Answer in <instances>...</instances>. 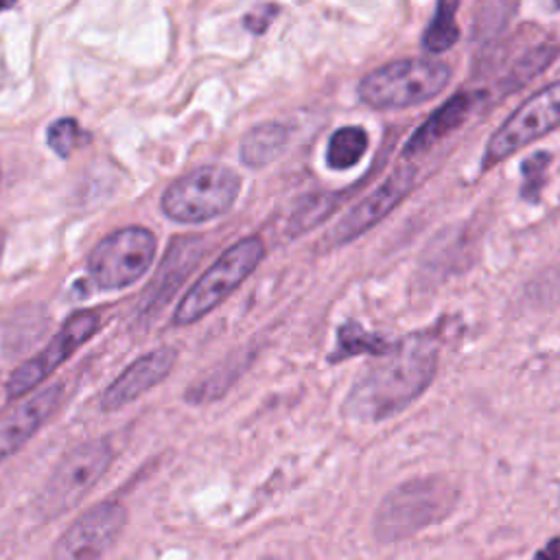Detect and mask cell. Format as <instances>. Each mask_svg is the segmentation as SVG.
Wrapping results in <instances>:
<instances>
[{"label": "cell", "instance_id": "ffe728a7", "mask_svg": "<svg viewBox=\"0 0 560 560\" xmlns=\"http://www.w3.org/2000/svg\"><path fill=\"white\" fill-rule=\"evenodd\" d=\"M48 147L59 155V158H68L81 142H85V133L81 131L79 122L74 118H59L55 120L48 131Z\"/></svg>", "mask_w": 560, "mask_h": 560}, {"label": "cell", "instance_id": "6da1fadb", "mask_svg": "<svg viewBox=\"0 0 560 560\" xmlns=\"http://www.w3.org/2000/svg\"><path fill=\"white\" fill-rule=\"evenodd\" d=\"M438 341L431 332H411L368 365L346 396L343 413L357 420H385L413 402L438 370Z\"/></svg>", "mask_w": 560, "mask_h": 560}, {"label": "cell", "instance_id": "9c48e42d", "mask_svg": "<svg viewBox=\"0 0 560 560\" xmlns=\"http://www.w3.org/2000/svg\"><path fill=\"white\" fill-rule=\"evenodd\" d=\"M98 328V315L94 311L74 313L50 343L33 359L24 361L7 381V398L15 400L35 389L46 376H50L83 341H88Z\"/></svg>", "mask_w": 560, "mask_h": 560}, {"label": "cell", "instance_id": "30bf717a", "mask_svg": "<svg viewBox=\"0 0 560 560\" xmlns=\"http://www.w3.org/2000/svg\"><path fill=\"white\" fill-rule=\"evenodd\" d=\"M127 512L118 501H103L83 512L57 540L55 560H98L120 536Z\"/></svg>", "mask_w": 560, "mask_h": 560}, {"label": "cell", "instance_id": "603a6c76", "mask_svg": "<svg viewBox=\"0 0 560 560\" xmlns=\"http://www.w3.org/2000/svg\"><path fill=\"white\" fill-rule=\"evenodd\" d=\"M532 560H560V536L551 538L542 549Z\"/></svg>", "mask_w": 560, "mask_h": 560}, {"label": "cell", "instance_id": "cb8c5ba5", "mask_svg": "<svg viewBox=\"0 0 560 560\" xmlns=\"http://www.w3.org/2000/svg\"><path fill=\"white\" fill-rule=\"evenodd\" d=\"M2 252H4V234L0 232V258H2Z\"/></svg>", "mask_w": 560, "mask_h": 560}, {"label": "cell", "instance_id": "3957f363", "mask_svg": "<svg viewBox=\"0 0 560 560\" xmlns=\"http://www.w3.org/2000/svg\"><path fill=\"white\" fill-rule=\"evenodd\" d=\"M455 488L440 477L413 479L392 490L381 503L374 532L381 540H398L442 521L455 505Z\"/></svg>", "mask_w": 560, "mask_h": 560}, {"label": "cell", "instance_id": "9a60e30c", "mask_svg": "<svg viewBox=\"0 0 560 560\" xmlns=\"http://www.w3.org/2000/svg\"><path fill=\"white\" fill-rule=\"evenodd\" d=\"M289 142V127L282 122H260L252 127L238 147V155L245 166L262 168L271 164Z\"/></svg>", "mask_w": 560, "mask_h": 560}, {"label": "cell", "instance_id": "8fae6325", "mask_svg": "<svg viewBox=\"0 0 560 560\" xmlns=\"http://www.w3.org/2000/svg\"><path fill=\"white\" fill-rule=\"evenodd\" d=\"M413 186V168L398 166L376 190L365 195L359 203H354L330 230V245H346L359 234L368 232L374 223L385 219L409 192Z\"/></svg>", "mask_w": 560, "mask_h": 560}, {"label": "cell", "instance_id": "277c9868", "mask_svg": "<svg viewBox=\"0 0 560 560\" xmlns=\"http://www.w3.org/2000/svg\"><path fill=\"white\" fill-rule=\"evenodd\" d=\"M265 256V243L260 236H245L230 245L188 289L175 308L173 324L188 326L199 322L212 308H217L243 280L258 267Z\"/></svg>", "mask_w": 560, "mask_h": 560}, {"label": "cell", "instance_id": "8992f818", "mask_svg": "<svg viewBox=\"0 0 560 560\" xmlns=\"http://www.w3.org/2000/svg\"><path fill=\"white\" fill-rule=\"evenodd\" d=\"M114 453L107 440H85L68 451L37 499V512L44 518H55L66 510L74 508L105 475Z\"/></svg>", "mask_w": 560, "mask_h": 560}, {"label": "cell", "instance_id": "7c38bea8", "mask_svg": "<svg viewBox=\"0 0 560 560\" xmlns=\"http://www.w3.org/2000/svg\"><path fill=\"white\" fill-rule=\"evenodd\" d=\"M177 359L175 348H155L142 357H138L122 374H118L112 385L101 396V407L105 411H116L129 402H133L138 396L162 383L168 372L173 370Z\"/></svg>", "mask_w": 560, "mask_h": 560}, {"label": "cell", "instance_id": "ba28073f", "mask_svg": "<svg viewBox=\"0 0 560 560\" xmlns=\"http://www.w3.org/2000/svg\"><path fill=\"white\" fill-rule=\"evenodd\" d=\"M556 127H560V81L534 92L503 120L486 144L481 168H492Z\"/></svg>", "mask_w": 560, "mask_h": 560}, {"label": "cell", "instance_id": "e0dca14e", "mask_svg": "<svg viewBox=\"0 0 560 560\" xmlns=\"http://www.w3.org/2000/svg\"><path fill=\"white\" fill-rule=\"evenodd\" d=\"M368 133L363 127L357 125H346L339 127L326 144V164L332 171H348L354 164H359V160L365 155L368 151Z\"/></svg>", "mask_w": 560, "mask_h": 560}, {"label": "cell", "instance_id": "44dd1931", "mask_svg": "<svg viewBox=\"0 0 560 560\" xmlns=\"http://www.w3.org/2000/svg\"><path fill=\"white\" fill-rule=\"evenodd\" d=\"M551 164V155L547 151H538L534 155H529L523 166V186H521V197L527 201H538L540 197V188L547 179V168Z\"/></svg>", "mask_w": 560, "mask_h": 560}, {"label": "cell", "instance_id": "2e32d148", "mask_svg": "<svg viewBox=\"0 0 560 560\" xmlns=\"http://www.w3.org/2000/svg\"><path fill=\"white\" fill-rule=\"evenodd\" d=\"M394 348V341L376 335V332H368L359 322L348 319L337 328V343L332 354L328 357L330 361H343L350 359L354 354H376V357H385L389 350Z\"/></svg>", "mask_w": 560, "mask_h": 560}, {"label": "cell", "instance_id": "4fadbf2b", "mask_svg": "<svg viewBox=\"0 0 560 560\" xmlns=\"http://www.w3.org/2000/svg\"><path fill=\"white\" fill-rule=\"evenodd\" d=\"M61 396V385H50L35 396L13 405L0 416V462L22 448L31 435L46 422Z\"/></svg>", "mask_w": 560, "mask_h": 560}, {"label": "cell", "instance_id": "7402d4cb", "mask_svg": "<svg viewBox=\"0 0 560 560\" xmlns=\"http://www.w3.org/2000/svg\"><path fill=\"white\" fill-rule=\"evenodd\" d=\"M276 13H278V7H276V4H260V7L252 9V11L243 18V26H245L249 33H254V35H262V33L269 28V24H271V20H273Z\"/></svg>", "mask_w": 560, "mask_h": 560}, {"label": "cell", "instance_id": "5bb4252c", "mask_svg": "<svg viewBox=\"0 0 560 560\" xmlns=\"http://www.w3.org/2000/svg\"><path fill=\"white\" fill-rule=\"evenodd\" d=\"M479 92H457L444 105H440L405 142L402 158L411 160L433 149L442 138L453 133L472 112L479 101Z\"/></svg>", "mask_w": 560, "mask_h": 560}, {"label": "cell", "instance_id": "52a82bcc", "mask_svg": "<svg viewBox=\"0 0 560 560\" xmlns=\"http://www.w3.org/2000/svg\"><path fill=\"white\" fill-rule=\"evenodd\" d=\"M155 258V236L147 228H120L90 252L88 271L101 289H122L140 280Z\"/></svg>", "mask_w": 560, "mask_h": 560}, {"label": "cell", "instance_id": "d6986e66", "mask_svg": "<svg viewBox=\"0 0 560 560\" xmlns=\"http://www.w3.org/2000/svg\"><path fill=\"white\" fill-rule=\"evenodd\" d=\"M339 195L337 192H322V195H313L308 197L295 212L291 219V232L300 234L304 230H311L313 225H317L322 219H326L332 208L337 206Z\"/></svg>", "mask_w": 560, "mask_h": 560}, {"label": "cell", "instance_id": "d4e9b609", "mask_svg": "<svg viewBox=\"0 0 560 560\" xmlns=\"http://www.w3.org/2000/svg\"><path fill=\"white\" fill-rule=\"evenodd\" d=\"M9 7H13V4H11V2H7V4H0V11H2V9H9Z\"/></svg>", "mask_w": 560, "mask_h": 560}, {"label": "cell", "instance_id": "7a4b0ae2", "mask_svg": "<svg viewBox=\"0 0 560 560\" xmlns=\"http://www.w3.org/2000/svg\"><path fill=\"white\" fill-rule=\"evenodd\" d=\"M448 63L431 57H405L368 72L357 94L374 109H400L438 96L451 83Z\"/></svg>", "mask_w": 560, "mask_h": 560}, {"label": "cell", "instance_id": "5b68a950", "mask_svg": "<svg viewBox=\"0 0 560 560\" xmlns=\"http://www.w3.org/2000/svg\"><path fill=\"white\" fill-rule=\"evenodd\" d=\"M241 177L223 164H203L175 179L162 195V212L177 223H201L228 212Z\"/></svg>", "mask_w": 560, "mask_h": 560}, {"label": "cell", "instance_id": "ac0fdd59", "mask_svg": "<svg viewBox=\"0 0 560 560\" xmlns=\"http://www.w3.org/2000/svg\"><path fill=\"white\" fill-rule=\"evenodd\" d=\"M459 9L457 2H438L435 13L429 20L422 33V48L427 52H444L459 39V28L455 22V11Z\"/></svg>", "mask_w": 560, "mask_h": 560}]
</instances>
